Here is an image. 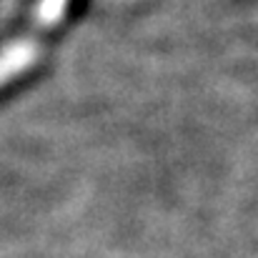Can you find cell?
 Wrapping results in <instances>:
<instances>
[{"mask_svg":"<svg viewBox=\"0 0 258 258\" xmlns=\"http://www.w3.org/2000/svg\"><path fill=\"white\" fill-rule=\"evenodd\" d=\"M35 58V50L25 43H18L13 48H8L5 53H0V86L10 78H15L18 73H23Z\"/></svg>","mask_w":258,"mask_h":258,"instance_id":"obj_1","label":"cell"},{"mask_svg":"<svg viewBox=\"0 0 258 258\" xmlns=\"http://www.w3.org/2000/svg\"><path fill=\"white\" fill-rule=\"evenodd\" d=\"M66 5H68V0H40V8H38L40 23H45V25L55 23V20L63 15Z\"/></svg>","mask_w":258,"mask_h":258,"instance_id":"obj_2","label":"cell"}]
</instances>
